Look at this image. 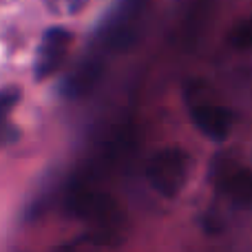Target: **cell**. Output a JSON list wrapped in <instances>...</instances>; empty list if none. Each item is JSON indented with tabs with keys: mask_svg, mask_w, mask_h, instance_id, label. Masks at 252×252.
I'll use <instances>...</instances> for the list:
<instances>
[{
	"mask_svg": "<svg viewBox=\"0 0 252 252\" xmlns=\"http://www.w3.org/2000/svg\"><path fill=\"white\" fill-rule=\"evenodd\" d=\"M89 0H44V7L51 16L58 18H69L80 13L84 7H87Z\"/></svg>",
	"mask_w": 252,
	"mask_h": 252,
	"instance_id": "52a82bcc",
	"label": "cell"
},
{
	"mask_svg": "<svg viewBox=\"0 0 252 252\" xmlns=\"http://www.w3.org/2000/svg\"><path fill=\"white\" fill-rule=\"evenodd\" d=\"M223 195L241 208H252V170L248 168H235L228 170L219 179Z\"/></svg>",
	"mask_w": 252,
	"mask_h": 252,
	"instance_id": "5b68a950",
	"label": "cell"
},
{
	"mask_svg": "<svg viewBox=\"0 0 252 252\" xmlns=\"http://www.w3.org/2000/svg\"><path fill=\"white\" fill-rule=\"evenodd\" d=\"M71 44H73V33L66 27H49L40 38L35 51V80L51 78L64 64Z\"/></svg>",
	"mask_w": 252,
	"mask_h": 252,
	"instance_id": "7a4b0ae2",
	"label": "cell"
},
{
	"mask_svg": "<svg viewBox=\"0 0 252 252\" xmlns=\"http://www.w3.org/2000/svg\"><path fill=\"white\" fill-rule=\"evenodd\" d=\"M190 115L197 128L213 142H221L230 135L232 115L223 106L213 104V102H197L190 106Z\"/></svg>",
	"mask_w": 252,
	"mask_h": 252,
	"instance_id": "3957f363",
	"label": "cell"
},
{
	"mask_svg": "<svg viewBox=\"0 0 252 252\" xmlns=\"http://www.w3.org/2000/svg\"><path fill=\"white\" fill-rule=\"evenodd\" d=\"M188 177V155L186 151L177 146L164 148L155 153L146 166V179L153 186V190L159 192L161 197H175L182 192L184 184Z\"/></svg>",
	"mask_w": 252,
	"mask_h": 252,
	"instance_id": "6da1fadb",
	"label": "cell"
},
{
	"mask_svg": "<svg viewBox=\"0 0 252 252\" xmlns=\"http://www.w3.org/2000/svg\"><path fill=\"white\" fill-rule=\"evenodd\" d=\"M75 213L82 215L87 221H93L104 232H111L120 223L118 208L113 206V201L109 197L100 195V192H84V195H80L75 199Z\"/></svg>",
	"mask_w": 252,
	"mask_h": 252,
	"instance_id": "277c9868",
	"label": "cell"
},
{
	"mask_svg": "<svg viewBox=\"0 0 252 252\" xmlns=\"http://www.w3.org/2000/svg\"><path fill=\"white\" fill-rule=\"evenodd\" d=\"M20 97L22 91L13 84L0 89V148H4L18 137L16 126L11 124V113L20 104Z\"/></svg>",
	"mask_w": 252,
	"mask_h": 252,
	"instance_id": "8992f818",
	"label": "cell"
}]
</instances>
